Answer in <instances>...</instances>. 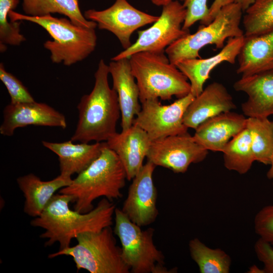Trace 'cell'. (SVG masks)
<instances>
[{"mask_svg":"<svg viewBox=\"0 0 273 273\" xmlns=\"http://www.w3.org/2000/svg\"><path fill=\"white\" fill-rule=\"evenodd\" d=\"M71 196L55 195L41 214L30 222L34 227L45 231L40 238L47 239L44 245L50 246L56 242L59 250L69 247L72 240L85 232H97L111 226L116 209L111 201L104 198L90 211L82 213L69 208Z\"/></svg>","mask_w":273,"mask_h":273,"instance_id":"6da1fadb","label":"cell"},{"mask_svg":"<svg viewBox=\"0 0 273 273\" xmlns=\"http://www.w3.org/2000/svg\"><path fill=\"white\" fill-rule=\"evenodd\" d=\"M109 74L108 65L101 59L92 90L83 95L77 105L78 119L70 139L73 142H106L116 132L121 112L117 94L109 83Z\"/></svg>","mask_w":273,"mask_h":273,"instance_id":"7a4b0ae2","label":"cell"},{"mask_svg":"<svg viewBox=\"0 0 273 273\" xmlns=\"http://www.w3.org/2000/svg\"><path fill=\"white\" fill-rule=\"evenodd\" d=\"M126 179L121 162L106 142L100 155L59 193L71 196L74 210L84 213L94 208L93 203L99 197L111 201L120 198Z\"/></svg>","mask_w":273,"mask_h":273,"instance_id":"3957f363","label":"cell"},{"mask_svg":"<svg viewBox=\"0 0 273 273\" xmlns=\"http://www.w3.org/2000/svg\"><path fill=\"white\" fill-rule=\"evenodd\" d=\"M12 21H26L43 28L53 39L43 43L50 53L52 62L71 66L81 61L95 50L97 36L95 28H88L73 23L68 18H58L52 15L31 16L14 10L9 12Z\"/></svg>","mask_w":273,"mask_h":273,"instance_id":"277c9868","label":"cell"},{"mask_svg":"<svg viewBox=\"0 0 273 273\" xmlns=\"http://www.w3.org/2000/svg\"><path fill=\"white\" fill-rule=\"evenodd\" d=\"M139 89L141 103L150 99L170 100L191 93L187 77L169 61L165 51L141 52L129 58Z\"/></svg>","mask_w":273,"mask_h":273,"instance_id":"5b68a950","label":"cell"},{"mask_svg":"<svg viewBox=\"0 0 273 273\" xmlns=\"http://www.w3.org/2000/svg\"><path fill=\"white\" fill-rule=\"evenodd\" d=\"M242 12L236 3L224 6L209 24L201 26L194 33L180 38L165 49L170 62L175 65L183 60L200 58L199 51L206 46L214 44L222 49L226 39L244 35L240 26Z\"/></svg>","mask_w":273,"mask_h":273,"instance_id":"8992f818","label":"cell"},{"mask_svg":"<svg viewBox=\"0 0 273 273\" xmlns=\"http://www.w3.org/2000/svg\"><path fill=\"white\" fill-rule=\"evenodd\" d=\"M77 244L49 255V258L61 255L72 257L77 270L90 273H128L121 249L116 245L111 226L97 232H85L76 237Z\"/></svg>","mask_w":273,"mask_h":273,"instance_id":"52a82bcc","label":"cell"},{"mask_svg":"<svg viewBox=\"0 0 273 273\" xmlns=\"http://www.w3.org/2000/svg\"><path fill=\"white\" fill-rule=\"evenodd\" d=\"M114 233L121 244L122 258L133 273H168L164 256L155 245L154 230H142L122 211L115 210Z\"/></svg>","mask_w":273,"mask_h":273,"instance_id":"ba28073f","label":"cell"},{"mask_svg":"<svg viewBox=\"0 0 273 273\" xmlns=\"http://www.w3.org/2000/svg\"><path fill=\"white\" fill-rule=\"evenodd\" d=\"M186 9L178 1L162 6L161 15L148 28L139 30L134 43L111 59V61L129 58L141 52H164L173 42L190 33L183 29Z\"/></svg>","mask_w":273,"mask_h":273,"instance_id":"9c48e42d","label":"cell"},{"mask_svg":"<svg viewBox=\"0 0 273 273\" xmlns=\"http://www.w3.org/2000/svg\"><path fill=\"white\" fill-rule=\"evenodd\" d=\"M195 98L190 93L166 105H162L159 99L146 100L141 103L133 124L144 130L152 141L185 134L188 128L184 123V116Z\"/></svg>","mask_w":273,"mask_h":273,"instance_id":"30bf717a","label":"cell"},{"mask_svg":"<svg viewBox=\"0 0 273 273\" xmlns=\"http://www.w3.org/2000/svg\"><path fill=\"white\" fill-rule=\"evenodd\" d=\"M83 15L86 19L96 22L99 29L116 36L124 50L132 44L130 37L135 30L154 23L159 18L137 9L127 0H115L106 9H89Z\"/></svg>","mask_w":273,"mask_h":273,"instance_id":"8fae6325","label":"cell"},{"mask_svg":"<svg viewBox=\"0 0 273 273\" xmlns=\"http://www.w3.org/2000/svg\"><path fill=\"white\" fill-rule=\"evenodd\" d=\"M208 153L187 132L152 141L147 158L156 166L184 173L191 164L203 161Z\"/></svg>","mask_w":273,"mask_h":273,"instance_id":"7c38bea8","label":"cell"},{"mask_svg":"<svg viewBox=\"0 0 273 273\" xmlns=\"http://www.w3.org/2000/svg\"><path fill=\"white\" fill-rule=\"evenodd\" d=\"M155 167L148 160L144 164L132 179L121 209L132 222L141 227L153 223L158 215L157 191L153 178Z\"/></svg>","mask_w":273,"mask_h":273,"instance_id":"4fadbf2b","label":"cell"},{"mask_svg":"<svg viewBox=\"0 0 273 273\" xmlns=\"http://www.w3.org/2000/svg\"><path fill=\"white\" fill-rule=\"evenodd\" d=\"M29 125L67 127L65 116L49 105L35 101L12 104L10 103L3 110V121L0 133L12 136L18 128Z\"/></svg>","mask_w":273,"mask_h":273,"instance_id":"5bb4252c","label":"cell"},{"mask_svg":"<svg viewBox=\"0 0 273 273\" xmlns=\"http://www.w3.org/2000/svg\"><path fill=\"white\" fill-rule=\"evenodd\" d=\"M108 148L119 158L126 174L127 179H132L144 165L152 140L147 132L137 125L116 132L106 142Z\"/></svg>","mask_w":273,"mask_h":273,"instance_id":"9a60e30c","label":"cell"},{"mask_svg":"<svg viewBox=\"0 0 273 273\" xmlns=\"http://www.w3.org/2000/svg\"><path fill=\"white\" fill-rule=\"evenodd\" d=\"M244 38V35L229 38L221 50L211 57L183 60L175 65L189 80L191 93L195 97L202 92L204 83L210 78V73L215 67L224 62L235 63Z\"/></svg>","mask_w":273,"mask_h":273,"instance_id":"2e32d148","label":"cell"},{"mask_svg":"<svg viewBox=\"0 0 273 273\" xmlns=\"http://www.w3.org/2000/svg\"><path fill=\"white\" fill-rule=\"evenodd\" d=\"M113 80V88L116 92L121 112L122 130L133 124L135 116L141 109L139 89L133 75L129 58L112 61L108 65Z\"/></svg>","mask_w":273,"mask_h":273,"instance_id":"e0dca14e","label":"cell"},{"mask_svg":"<svg viewBox=\"0 0 273 273\" xmlns=\"http://www.w3.org/2000/svg\"><path fill=\"white\" fill-rule=\"evenodd\" d=\"M247 118L232 111L206 120L195 130V141L208 151L221 152L227 143L245 127Z\"/></svg>","mask_w":273,"mask_h":273,"instance_id":"ac0fdd59","label":"cell"},{"mask_svg":"<svg viewBox=\"0 0 273 273\" xmlns=\"http://www.w3.org/2000/svg\"><path fill=\"white\" fill-rule=\"evenodd\" d=\"M233 86L248 96L241 104L245 116L268 118L273 115V70L242 77Z\"/></svg>","mask_w":273,"mask_h":273,"instance_id":"d6986e66","label":"cell"},{"mask_svg":"<svg viewBox=\"0 0 273 273\" xmlns=\"http://www.w3.org/2000/svg\"><path fill=\"white\" fill-rule=\"evenodd\" d=\"M236 108L226 88L221 83L213 82L189 105L184 116V123L188 128L195 129L209 118Z\"/></svg>","mask_w":273,"mask_h":273,"instance_id":"ffe728a7","label":"cell"},{"mask_svg":"<svg viewBox=\"0 0 273 273\" xmlns=\"http://www.w3.org/2000/svg\"><path fill=\"white\" fill-rule=\"evenodd\" d=\"M42 145L58 156L60 174L71 177L87 168L101 154L106 142L75 144L69 140L62 143L46 141Z\"/></svg>","mask_w":273,"mask_h":273,"instance_id":"44dd1931","label":"cell"},{"mask_svg":"<svg viewBox=\"0 0 273 273\" xmlns=\"http://www.w3.org/2000/svg\"><path fill=\"white\" fill-rule=\"evenodd\" d=\"M237 59V73L242 77L273 70V29L260 35L244 36Z\"/></svg>","mask_w":273,"mask_h":273,"instance_id":"7402d4cb","label":"cell"},{"mask_svg":"<svg viewBox=\"0 0 273 273\" xmlns=\"http://www.w3.org/2000/svg\"><path fill=\"white\" fill-rule=\"evenodd\" d=\"M72 180L61 174L48 181L41 180L33 173L18 177L17 183L25 198L24 212L32 217L39 216L55 192L69 186Z\"/></svg>","mask_w":273,"mask_h":273,"instance_id":"603a6c76","label":"cell"},{"mask_svg":"<svg viewBox=\"0 0 273 273\" xmlns=\"http://www.w3.org/2000/svg\"><path fill=\"white\" fill-rule=\"evenodd\" d=\"M22 7L26 15L41 16L58 13L77 25L94 28L97 27L96 22L86 19L82 14L79 0H22Z\"/></svg>","mask_w":273,"mask_h":273,"instance_id":"cb8c5ba5","label":"cell"},{"mask_svg":"<svg viewBox=\"0 0 273 273\" xmlns=\"http://www.w3.org/2000/svg\"><path fill=\"white\" fill-rule=\"evenodd\" d=\"M223 154L224 165L229 170L240 174L246 173L255 161L249 132L245 127L226 145Z\"/></svg>","mask_w":273,"mask_h":273,"instance_id":"d4e9b609","label":"cell"},{"mask_svg":"<svg viewBox=\"0 0 273 273\" xmlns=\"http://www.w3.org/2000/svg\"><path fill=\"white\" fill-rule=\"evenodd\" d=\"M246 127L255 161L269 164L273 152V121L268 118L247 117Z\"/></svg>","mask_w":273,"mask_h":273,"instance_id":"484cf974","label":"cell"},{"mask_svg":"<svg viewBox=\"0 0 273 273\" xmlns=\"http://www.w3.org/2000/svg\"><path fill=\"white\" fill-rule=\"evenodd\" d=\"M189 247L191 257L201 273L230 272L231 259L222 250L209 248L198 238L191 240Z\"/></svg>","mask_w":273,"mask_h":273,"instance_id":"4316f807","label":"cell"},{"mask_svg":"<svg viewBox=\"0 0 273 273\" xmlns=\"http://www.w3.org/2000/svg\"><path fill=\"white\" fill-rule=\"evenodd\" d=\"M245 13V36L262 34L273 29V0H254Z\"/></svg>","mask_w":273,"mask_h":273,"instance_id":"83f0119b","label":"cell"},{"mask_svg":"<svg viewBox=\"0 0 273 273\" xmlns=\"http://www.w3.org/2000/svg\"><path fill=\"white\" fill-rule=\"evenodd\" d=\"M20 0H0V51L5 52L7 45L19 46L26 40L20 33L22 21L12 22L8 20L9 12L14 10Z\"/></svg>","mask_w":273,"mask_h":273,"instance_id":"f1b7e54d","label":"cell"},{"mask_svg":"<svg viewBox=\"0 0 273 273\" xmlns=\"http://www.w3.org/2000/svg\"><path fill=\"white\" fill-rule=\"evenodd\" d=\"M0 79L5 85L10 97L11 103L35 101L22 82L12 73L8 72L3 63L0 64Z\"/></svg>","mask_w":273,"mask_h":273,"instance_id":"f546056e","label":"cell"},{"mask_svg":"<svg viewBox=\"0 0 273 273\" xmlns=\"http://www.w3.org/2000/svg\"><path fill=\"white\" fill-rule=\"evenodd\" d=\"M186 8V16L183 24V29L189 30V28L196 22L199 21L202 25L209 24V9L207 0H180Z\"/></svg>","mask_w":273,"mask_h":273,"instance_id":"4dcf8cb0","label":"cell"},{"mask_svg":"<svg viewBox=\"0 0 273 273\" xmlns=\"http://www.w3.org/2000/svg\"><path fill=\"white\" fill-rule=\"evenodd\" d=\"M255 233L273 248V204L262 207L254 220Z\"/></svg>","mask_w":273,"mask_h":273,"instance_id":"1f68e13d","label":"cell"},{"mask_svg":"<svg viewBox=\"0 0 273 273\" xmlns=\"http://www.w3.org/2000/svg\"><path fill=\"white\" fill-rule=\"evenodd\" d=\"M258 259L263 264L264 273H273V248L267 242L259 238L254 245Z\"/></svg>","mask_w":273,"mask_h":273,"instance_id":"d6a6232c","label":"cell"},{"mask_svg":"<svg viewBox=\"0 0 273 273\" xmlns=\"http://www.w3.org/2000/svg\"><path fill=\"white\" fill-rule=\"evenodd\" d=\"M254 0H234V2L239 4L243 12L245 10L254 2Z\"/></svg>","mask_w":273,"mask_h":273,"instance_id":"836d02e7","label":"cell"},{"mask_svg":"<svg viewBox=\"0 0 273 273\" xmlns=\"http://www.w3.org/2000/svg\"><path fill=\"white\" fill-rule=\"evenodd\" d=\"M234 2V0H214L212 6L216 9H220L224 6Z\"/></svg>","mask_w":273,"mask_h":273,"instance_id":"e575fe53","label":"cell"},{"mask_svg":"<svg viewBox=\"0 0 273 273\" xmlns=\"http://www.w3.org/2000/svg\"><path fill=\"white\" fill-rule=\"evenodd\" d=\"M269 164L270 165V167L267 172L266 176L268 179L272 180L273 186V152L270 158Z\"/></svg>","mask_w":273,"mask_h":273,"instance_id":"d590c367","label":"cell"},{"mask_svg":"<svg viewBox=\"0 0 273 273\" xmlns=\"http://www.w3.org/2000/svg\"><path fill=\"white\" fill-rule=\"evenodd\" d=\"M153 4L157 6H163L173 0H150Z\"/></svg>","mask_w":273,"mask_h":273,"instance_id":"8d00e7d4","label":"cell"}]
</instances>
